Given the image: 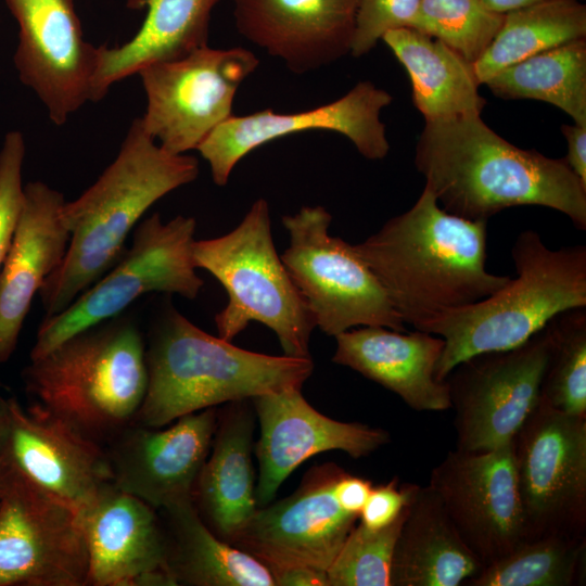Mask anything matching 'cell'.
Returning <instances> with one entry per match:
<instances>
[{"mask_svg":"<svg viewBox=\"0 0 586 586\" xmlns=\"http://www.w3.org/2000/svg\"><path fill=\"white\" fill-rule=\"evenodd\" d=\"M415 165L424 187L453 215L487 221L509 207L538 205L586 230V187L565 160L517 148L480 115L425 122Z\"/></svg>","mask_w":586,"mask_h":586,"instance_id":"1","label":"cell"},{"mask_svg":"<svg viewBox=\"0 0 586 586\" xmlns=\"http://www.w3.org/2000/svg\"><path fill=\"white\" fill-rule=\"evenodd\" d=\"M353 246L413 328L481 301L511 279L486 269L487 221L447 213L426 187L411 208Z\"/></svg>","mask_w":586,"mask_h":586,"instance_id":"2","label":"cell"},{"mask_svg":"<svg viewBox=\"0 0 586 586\" xmlns=\"http://www.w3.org/2000/svg\"><path fill=\"white\" fill-rule=\"evenodd\" d=\"M199 175L198 160L165 151L133 119L115 160L75 201L62 220L71 238L61 264L38 294L50 317L67 308L124 253V243L143 214L160 199Z\"/></svg>","mask_w":586,"mask_h":586,"instance_id":"3","label":"cell"},{"mask_svg":"<svg viewBox=\"0 0 586 586\" xmlns=\"http://www.w3.org/2000/svg\"><path fill=\"white\" fill-rule=\"evenodd\" d=\"M148 386L133 422L163 428L231 402L302 387L310 357L271 356L240 348L193 324L167 305L145 344Z\"/></svg>","mask_w":586,"mask_h":586,"instance_id":"4","label":"cell"},{"mask_svg":"<svg viewBox=\"0 0 586 586\" xmlns=\"http://www.w3.org/2000/svg\"><path fill=\"white\" fill-rule=\"evenodd\" d=\"M511 257L517 278L492 295L442 311L415 329L443 337L435 377L445 381L461 361L517 347L555 316L586 308V246L549 249L538 232L519 233Z\"/></svg>","mask_w":586,"mask_h":586,"instance_id":"5","label":"cell"},{"mask_svg":"<svg viewBox=\"0 0 586 586\" xmlns=\"http://www.w3.org/2000/svg\"><path fill=\"white\" fill-rule=\"evenodd\" d=\"M35 403L102 443L131 423L148 386L145 342L118 315L69 336L23 370Z\"/></svg>","mask_w":586,"mask_h":586,"instance_id":"6","label":"cell"},{"mask_svg":"<svg viewBox=\"0 0 586 586\" xmlns=\"http://www.w3.org/2000/svg\"><path fill=\"white\" fill-rule=\"evenodd\" d=\"M192 254L195 267L208 271L228 294L215 317L219 337L232 341L256 321L276 333L284 355L310 357L316 326L273 245L266 200H256L232 231L194 241Z\"/></svg>","mask_w":586,"mask_h":586,"instance_id":"7","label":"cell"},{"mask_svg":"<svg viewBox=\"0 0 586 586\" xmlns=\"http://www.w3.org/2000/svg\"><path fill=\"white\" fill-rule=\"evenodd\" d=\"M196 222L176 216L164 222L155 213L139 221L127 251L63 311L44 317L30 359L39 358L75 333L122 315L148 293L195 298L204 281L198 276L192 247Z\"/></svg>","mask_w":586,"mask_h":586,"instance_id":"8","label":"cell"},{"mask_svg":"<svg viewBox=\"0 0 586 586\" xmlns=\"http://www.w3.org/2000/svg\"><path fill=\"white\" fill-rule=\"evenodd\" d=\"M332 217L322 206H304L282 217L290 243L280 256L315 326L330 336L380 326L407 331L384 289L354 246L329 233Z\"/></svg>","mask_w":586,"mask_h":586,"instance_id":"9","label":"cell"},{"mask_svg":"<svg viewBox=\"0 0 586 586\" xmlns=\"http://www.w3.org/2000/svg\"><path fill=\"white\" fill-rule=\"evenodd\" d=\"M512 446L525 539L585 538L586 418L558 411L539 397Z\"/></svg>","mask_w":586,"mask_h":586,"instance_id":"10","label":"cell"},{"mask_svg":"<svg viewBox=\"0 0 586 586\" xmlns=\"http://www.w3.org/2000/svg\"><path fill=\"white\" fill-rule=\"evenodd\" d=\"M251 50L208 46L178 60L138 72L146 94L141 118L146 132L167 152L186 154L230 118L234 95L257 68Z\"/></svg>","mask_w":586,"mask_h":586,"instance_id":"11","label":"cell"},{"mask_svg":"<svg viewBox=\"0 0 586 586\" xmlns=\"http://www.w3.org/2000/svg\"><path fill=\"white\" fill-rule=\"evenodd\" d=\"M551 348L546 324L517 347L472 356L450 371L445 381L458 450L487 451L511 443L539 402Z\"/></svg>","mask_w":586,"mask_h":586,"instance_id":"12","label":"cell"},{"mask_svg":"<svg viewBox=\"0 0 586 586\" xmlns=\"http://www.w3.org/2000/svg\"><path fill=\"white\" fill-rule=\"evenodd\" d=\"M80 510L4 470L0 586H88Z\"/></svg>","mask_w":586,"mask_h":586,"instance_id":"13","label":"cell"},{"mask_svg":"<svg viewBox=\"0 0 586 586\" xmlns=\"http://www.w3.org/2000/svg\"><path fill=\"white\" fill-rule=\"evenodd\" d=\"M428 485L483 568L525 539L512 441L487 451H449Z\"/></svg>","mask_w":586,"mask_h":586,"instance_id":"14","label":"cell"},{"mask_svg":"<svg viewBox=\"0 0 586 586\" xmlns=\"http://www.w3.org/2000/svg\"><path fill=\"white\" fill-rule=\"evenodd\" d=\"M18 25L13 56L30 88L58 126L94 101L99 47L85 40L75 0H7Z\"/></svg>","mask_w":586,"mask_h":586,"instance_id":"15","label":"cell"},{"mask_svg":"<svg viewBox=\"0 0 586 586\" xmlns=\"http://www.w3.org/2000/svg\"><path fill=\"white\" fill-rule=\"evenodd\" d=\"M3 468L33 486L86 508L112 473L102 443L38 403L5 398Z\"/></svg>","mask_w":586,"mask_h":586,"instance_id":"16","label":"cell"},{"mask_svg":"<svg viewBox=\"0 0 586 586\" xmlns=\"http://www.w3.org/2000/svg\"><path fill=\"white\" fill-rule=\"evenodd\" d=\"M343 472L332 462L313 467L293 494L258 507L231 545L269 570L307 566L327 572L359 519L333 495Z\"/></svg>","mask_w":586,"mask_h":586,"instance_id":"17","label":"cell"},{"mask_svg":"<svg viewBox=\"0 0 586 586\" xmlns=\"http://www.w3.org/2000/svg\"><path fill=\"white\" fill-rule=\"evenodd\" d=\"M392 95L371 81H360L340 99L308 111L277 113L270 109L235 116L217 126L199 145L213 181L227 184L234 166L246 154L272 140L307 130L335 131L368 160H382L390 150L380 119Z\"/></svg>","mask_w":586,"mask_h":586,"instance_id":"18","label":"cell"},{"mask_svg":"<svg viewBox=\"0 0 586 586\" xmlns=\"http://www.w3.org/2000/svg\"><path fill=\"white\" fill-rule=\"evenodd\" d=\"M217 418L218 408L211 407L164 429L132 421L107 441L112 483L156 510L192 500Z\"/></svg>","mask_w":586,"mask_h":586,"instance_id":"19","label":"cell"},{"mask_svg":"<svg viewBox=\"0 0 586 586\" xmlns=\"http://www.w3.org/2000/svg\"><path fill=\"white\" fill-rule=\"evenodd\" d=\"M260 436L254 445L258 460L255 496L268 505L280 485L304 461L331 450L352 458L366 457L390 443L381 428L331 419L307 403L301 387H289L251 399Z\"/></svg>","mask_w":586,"mask_h":586,"instance_id":"20","label":"cell"},{"mask_svg":"<svg viewBox=\"0 0 586 586\" xmlns=\"http://www.w3.org/2000/svg\"><path fill=\"white\" fill-rule=\"evenodd\" d=\"M156 511L113 483L80 511L88 586H176L164 523Z\"/></svg>","mask_w":586,"mask_h":586,"instance_id":"21","label":"cell"},{"mask_svg":"<svg viewBox=\"0 0 586 586\" xmlns=\"http://www.w3.org/2000/svg\"><path fill=\"white\" fill-rule=\"evenodd\" d=\"M359 0H233L238 33L295 74L351 53Z\"/></svg>","mask_w":586,"mask_h":586,"instance_id":"22","label":"cell"},{"mask_svg":"<svg viewBox=\"0 0 586 586\" xmlns=\"http://www.w3.org/2000/svg\"><path fill=\"white\" fill-rule=\"evenodd\" d=\"M61 192L42 181L24 186L15 233L0 269V364L13 355L26 315L46 279L61 264L71 234Z\"/></svg>","mask_w":586,"mask_h":586,"instance_id":"23","label":"cell"},{"mask_svg":"<svg viewBox=\"0 0 586 586\" xmlns=\"http://www.w3.org/2000/svg\"><path fill=\"white\" fill-rule=\"evenodd\" d=\"M332 360L346 366L399 396L417 411L450 408L446 381L435 377L443 337L415 329L358 327L335 336Z\"/></svg>","mask_w":586,"mask_h":586,"instance_id":"24","label":"cell"},{"mask_svg":"<svg viewBox=\"0 0 586 586\" xmlns=\"http://www.w3.org/2000/svg\"><path fill=\"white\" fill-rule=\"evenodd\" d=\"M250 400L231 402L218 409L211 450L192 495L205 524L229 544L258 508L252 459L255 411Z\"/></svg>","mask_w":586,"mask_h":586,"instance_id":"25","label":"cell"},{"mask_svg":"<svg viewBox=\"0 0 586 586\" xmlns=\"http://www.w3.org/2000/svg\"><path fill=\"white\" fill-rule=\"evenodd\" d=\"M482 569L436 493L417 484L395 544L390 586H458Z\"/></svg>","mask_w":586,"mask_h":586,"instance_id":"26","label":"cell"},{"mask_svg":"<svg viewBox=\"0 0 586 586\" xmlns=\"http://www.w3.org/2000/svg\"><path fill=\"white\" fill-rule=\"evenodd\" d=\"M219 0H127L132 9L146 8L137 34L118 47H99L94 102L111 86L146 65L181 59L208 46L209 22Z\"/></svg>","mask_w":586,"mask_h":586,"instance_id":"27","label":"cell"},{"mask_svg":"<svg viewBox=\"0 0 586 586\" xmlns=\"http://www.w3.org/2000/svg\"><path fill=\"white\" fill-rule=\"evenodd\" d=\"M381 40L406 68L425 122L481 114L485 100L472 64L447 44L412 27L390 30Z\"/></svg>","mask_w":586,"mask_h":586,"instance_id":"28","label":"cell"},{"mask_svg":"<svg viewBox=\"0 0 586 586\" xmlns=\"http://www.w3.org/2000/svg\"><path fill=\"white\" fill-rule=\"evenodd\" d=\"M162 511L167 563L176 586H275L269 569L219 538L202 520L193 500Z\"/></svg>","mask_w":586,"mask_h":586,"instance_id":"29","label":"cell"},{"mask_svg":"<svg viewBox=\"0 0 586 586\" xmlns=\"http://www.w3.org/2000/svg\"><path fill=\"white\" fill-rule=\"evenodd\" d=\"M586 37V5L579 0H543L509 11L484 53L472 64L479 84L501 69Z\"/></svg>","mask_w":586,"mask_h":586,"instance_id":"30","label":"cell"},{"mask_svg":"<svg viewBox=\"0 0 586 586\" xmlns=\"http://www.w3.org/2000/svg\"><path fill=\"white\" fill-rule=\"evenodd\" d=\"M485 85L502 99L550 103L586 126V40H572L512 64Z\"/></svg>","mask_w":586,"mask_h":586,"instance_id":"31","label":"cell"},{"mask_svg":"<svg viewBox=\"0 0 586 586\" xmlns=\"http://www.w3.org/2000/svg\"><path fill=\"white\" fill-rule=\"evenodd\" d=\"M586 539L544 536L525 539L484 566L466 586H573L582 584Z\"/></svg>","mask_w":586,"mask_h":586,"instance_id":"32","label":"cell"},{"mask_svg":"<svg viewBox=\"0 0 586 586\" xmlns=\"http://www.w3.org/2000/svg\"><path fill=\"white\" fill-rule=\"evenodd\" d=\"M547 326L552 348L540 399L558 411L586 418V308L560 313Z\"/></svg>","mask_w":586,"mask_h":586,"instance_id":"33","label":"cell"},{"mask_svg":"<svg viewBox=\"0 0 586 586\" xmlns=\"http://www.w3.org/2000/svg\"><path fill=\"white\" fill-rule=\"evenodd\" d=\"M504 14L483 0H420L411 27L434 37L473 64L495 38Z\"/></svg>","mask_w":586,"mask_h":586,"instance_id":"34","label":"cell"},{"mask_svg":"<svg viewBox=\"0 0 586 586\" xmlns=\"http://www.w3.org/2000/svg\"><path fill=\"white\" fill-rule=\"evenodd\" d=\"M407 507L385 527L371 530L361 523L353 527L327 571L329 586H390L394 548Z\"/></svg>","mask_w":586,"mask_h":586,"instance_id":"35","label":"cell"},{"mask_svg":"<svg viewBox=\"0 0 586 586\" xmlns=\"http://www.w3.org/2000/svg\"><path fill=\"white\" fill-rule=\"evenodd\" d=\"M22 132L9 131L0 149V269L10 250L24 200Z\"/></svg>","mask_w":586,"mask_h":586,"instance_id":"36","label":"cell"},{"mask_svg":"<svg viewBox=\"0 0 586 586\" xmlns=\"http://www.w3.org/2000/svg\"><path fill=\"white\" fill-rule=\"evenodd\" d=\"M420 0H359L351 54L362 56L390 30L411 27Z\"/></svg>","mask_w":586,"mask_h":586,"instance_id":"37","label":"cell"},{"mask_svg":"<svg viewBox=\"0 0 586 586\" xmlns=\"http://www.w3.org/2000/svg\"><path fill=\"white\" fill-rule=\"evenodd\" d=\"M417 484H399L393 479L386 484L373 486L360 512L364 526L379 530L394 522L404 511Z\"/></svg>","mask_w":586,"mask_h":586,"instance_id":"38","label":"cell"},{"mask_svg":"<svg viewBox=\"0 0 586 586\" xmlns=\"http://www.w3.org/2000/svg\"><path fill=\"white\" fill-rule=\"evenodd\" d=\"M372 487L369 480L344 471L333 486V495L345 511L359 517Z\"/></svg>","mask_w":586,"mask_h":586,"instance_id":"39","label":"cell"},{"mask_svg":"<svg viewBox=\"0 0 586 586\" xmlns=\"http://www.w3.org/2000/svg\"><path fill=\"white\" fill-rule=\"evenodd\" d=\"M561 129L568 141V155L564 160L586 187V126L562 125Z\"/></svg>","mask_w":586,"mask_h":586,"instance_id":"40","label":"cell"},{"mask_svg":"<svg viewBox=\"0 0 586 586\" xmlns=\"http://www.w3.org/2000/svg\"><path fill=\"white\" fill-rule=\"evenodd\" d=\"M276 586H329L327 572L307 566L269 570Z\"/></svg>","mask_w":586,"mask_h":586,"instance_id":"41","label":"cell"},{"mask_svg":"<svg viewBox=\"0 0 586 586\" xmlns=\"http://www.w3.org/2000/svg\"><path fill=\"white\" fill-rule=\"evenodd\" d=\"M540 1L543 0H483L489 10L502 14Z\"/></svg>","mask_w":586,"mask_h":586,"instance_id":"42","label":"cell"},{"mask_svg":"<svg viewBox=\"0 0 586 586\" xmlns=\"http://www.w3.org/2000/svg\"><path fill=\"white\" fill-rule=\"evenodd\" d=\"M5 434V398L0 395V495L3 481V445Z\"/></svg>","mask_w":586,"mask_h":586,"instance_id":"43","label":"cell"},{"mask_svg":"<svg viewBox=\"0 0 586 586\" xmlns=\"http://www.w3.org/2000/svg\"><path fill=\"white\" fill-rule=\"evenodd\" d=\"M2 386V383L0 382V387Z\"/></svg>","mask_w":586,"mask_h":586,"instance_id":"44","label":"cell"}]
</instances>
